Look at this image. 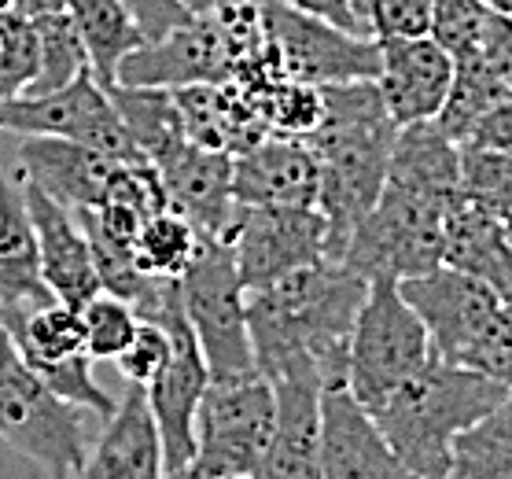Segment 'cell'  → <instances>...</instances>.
Instances as JSON below:
<instances>
[{"label": "cell", "mask_w": 512, "mask_h": 479, "mask_svg": "<svg viewBox=\"0 0 512 479\" xmlns=\"http://www.w3.org/2000/svg\"><path fill=\"white\" fill-rule=\"evenodd\" d=\"M490 12H501V15H512V0H483Z\"/></svg>", "instance_id": "cell-46"}, {"label": "cell", "mask_w": 512, "mask_h": 479, "mask_svg": "<svg viewBox=\"0 0 512 479\" xmlns=\"http://www.w3.org/2000/svg\"><path fill=\"white\" fill-rule=\"evenodd\" d=\"M70 479H170L144 387L126 384V395L100 428L89 461Z\"/></svg>", "instance_id": "cell-20"}, {"label": "cell", "mask_w": 512, "mask_h": 479, "mask_svg": "<svg viewBox=\"0 0 512 479\" xmlns=\"http://www.w3.org/2000/svg\"><path fill=\"white\" fill-rule=\"evenodd\" d=\"M369 281L343 258H325L247 292V328L258 373L269 384L306 380L347 387L350 332Z\"/></svg>", "instance_id": "cell-1"}, {"label": "cell", "mask_w": 512, "mask_h": 479, "mask_svg": "<svg viewBox=\"0 0 512 479\" xmlns=\"http://www.w3.org/2000/svg\"><path fill=\"white\" fill-rule=\"evenodd\" d=\"M376 45H380L376 89L384 96L391 118L398 126L435 122L454 82V56L431 34L376 37Z\"/></svg>", "instance_id": "cell-14"}, {"label": "cell", "mask_w": 512, "mask_h": 479, "mask_svg": "<svg viewBox=\"0 0 512 479\" xmlns=\"http://www.w3.org/2000/svg\"><path fill=\"white\" fill-rule=\"evenodd\" d=\"M85 317V351L93 362H118L133 336L140 332V314L129 299H118L111 292H96L82 306Z\"/></svg>", "instance_id": "cell-34"}, {"label": "cell", "mask_w": 512, "mask_h": 479, "mask_svg": "<svg viewBox=\"0 0 512 479\" xmlns=\"http://www.w3.org/2000/svg\"><path fill=\"white\" fill-rule=\"evenodd\" d=\"M67 15L74 19L89 52V71L104 89H111L118 78V63L144 45V34L126 0H67Z\"/></svg>", "instance_id": "cell-26"}, {"label": "cell", "mask_w": 512, "mask_h": 479, "mask_svg": "<svg viewBox=\"0 0 512 479\" xmlns=\"http://www.w3.org/2000/svg\"><path fill=\"white\" fill-rule=\"evenodd\" d=\"M37 30L30 19L12 12H0V104L15 96H26V89L37 78Z\"/></svg>", "instance_id": "cell-35"}, {"label": "cell", "mask_w": 512, "mask_h": 479, "mask_svg": "<svg viewBox=\"0 0 512 479\" xmlns=\"http://www.w3.org/2000/svg\"><path fill=\"white\" fill-rule=\"evenodd\" d=\"M461 199L505 218L512 211V159L479 144H461Z\"/></svg>", "instance_id": "cell-33"}, {"label": "cell", "mask_w": 512, "mask_h": 479, "mask_svg": "<svg viewBox=\"0 0 512 479\" xmlns=\"http://www.w3.org/2000/svg\"><path fill=\"white\" fill-rule=\"evenodd\" d=\"M501 225H505V233H509V244H512V211L501 218Z\"/></svg>", "instance_id": "cell-47"}, {"label": "cell", "mask_w": 512, "mask_h": 479, "mask_svg": "<svg viewBox=\"0 0 512 479\" xmlns=\"http://www.w3.org/2000/svg\"><path fill=\"white\" fill-rule=\"evenodd\" d=\"M443 266H454L476 281L490 284L494 292L512 303V244L501 218L472 207L461 199L454 211L446 214V244Z\"/></svg>", "instance_id": "cell-25"}, {"label": "cell", "mask_w": 512, "mask_h": 479, "mask_svg": "<svg viewBox=\"0 0 512 479\" xmlns=\"http://www.w3.org/2000/svg\"><path fill=\"white\" fill-rule=\"evenodd\" d=\"M398 288L428 328L435 354L457 365H465L472 343L483 336V328L505 306V299L490 284L476 281L454 266H439L431 273L398 281Z\"/></svg>", "instance_id": "cell-13"}, {"label": "cell", "mask_w": 512, "mask_h": 479, "mask_svg": "<svg viewBox=\"0 0 512 479\" xmlns=\"http://www.w3.org/2000/svg\"><path fill=\"white\" fill-rule=\"evenodd\" d=\"M490 8L483 0H435L428 34L450 52L454 59L476 56L483 48V34L490 23Z\"/></svg>", "instance_id": "cell-36"}, {"label": "cell", "mask_w": 512, "mask_h": 479, "mask_svg": "<svg viewBox=\"0 0 512 479\" xmlns=\"http://www.w3.org/2000/svg\"><path fill=\"white\" fill-rule=\"evenodd\" d=\"M118 115L126 122L129 137L140 148V155L152 166L166 163L170 155L188 144L185 118L177 107L174 89H140V85H111Z\"/></svg>", "instance_id": "cell-27"}, {"label": "cell", "mask_w": 512, "mask_h": 479, "mask_svg": "<svg viewBox=\"0 0 512 479\" xmlns=\"http://www.w3.org/2000/svg\"><path fill=\"white\" fill-rule=\"evenodd\" d=\"M140 321L163 325L170 332V343H174L170 362L163 365V373L155 376L152 384L144 387V398H148V409H152L155 428H159L166 476L181 479L192 465V454H196V413L199 398L210 384V369L203 362L196 332L188 325L177 281L159 284V295L140 310Z\"/></svg>", "instance_id": "cell-9"}, {"label": "cell", "mask_w": 512, "mask_h": 479, "mask_svg": "<svg viewBox=\"0 0 512 479\" xmlns=\"http://www.w3.org/2000/svg\"><path fill=\"white\" fill-rule=\"evenodd\" d=\"M384 185L406 188L450 211L461 203V144L450 141L435 122L398 126Z\"/></svg>", "instance_id": "cell-23"}, {"label": "cell", "mask_w": 512, "mask_h": 479, "mask_svg": "<svg viewBox=\"0 0 512 479\" xmlns=\"http://www.w3.org/2000/svg\"><path fill=\"white\" fill-rule=\"evenodd\" d=\"M369 4H373V0H354V12H358L361 26H365V34H369V19H365V15H369ZM369 37H373V34H369Z\"/></svg>", "instance_id": "cell-45"}, {"label": "cell", "mask_w": 512, "mask_h": 479, "mask_svg": "<svg viewBox=\"0 0 512 479\" xmlns=\"http://www.w3.org/2000/svg\"><path fill=\"white\" fill-rule=\"evenodd\" d=\"M295 8H303L310 15H321L328 23L343 26V30H354V34H365L358 12H354V0H288Z\"/></svg>", "instance_id": "cell-42"}, {"label": "cell", "mask_w": 512, "mask_h": 479, "mask_svg": "<svg viewBox=\"0 0 512 479\" xmlns=\"http://www.w3.org/2000/svg\"><path fill=\"white\" fill-rule=\"evenodd\" d=\"M435 0H373L369 34L373 37H424L431 30Z\"/></svg>", "instance_id": "cell-39"}, {"label": "cell", "mask_w": 512, "mask_h": 479, "mask_svg": "<svg viewBox=\"0 0 512 479\" xmlns=\"http://www.w3.org/2000/svg\"><path fill=\"white\" fill-rule=\"evenodd\" d=\"M321 468L325 479H417L347 387L321 391Z\"/></svg>", "instance_id": "cell-16"}, {"label": "cell", "mask_w": 512, "mask_h": 479, "mask_svg": "<svg viewBox=\"0 0 512 479\" xmlns=\"http://www.w3.org/2000/svg\"><path fill=\"white\" fill-rule=\"evenodd\" d=\"M321 166L299 137L266 133L233 155V192L244 207H317Z\"/></svg>", "instance_id": "cell-18"}, {"label": "cell", "mask_w": 512, "mask_h": 479, "mask_svg": "<svg viewBox=\"0 0 512 479\" xmlns=\"http://www.w3.org/2000/svg\"><path fill=\"white\" fill-rule=\"evenodd\" d=\"M454 211V207H450ZM443 203L384 185L373 211L350 233L343 262L365 281H409L443 266L446 214Z\"/></svg>", "instance_id": "cell-8"}, {"label": "cell", "mask_w": 512, "mask_h": 479, "mask_svg": "<svg viewBox=\"0 0 512 479\" xmlns=\"http://www.w3.org/2000/svg\"><path fill=\"white\" fill-rule=\"evenodd\" d=\"M37 45H41V59H37V78L26 89V96L56 93L63 85H70L82 71H89V52H85L78 26L67 12H52L34 19Z\"/></svg>", "instance_id": "cell-31"}, {"label": "cell", "mask_w": 512, "mask_h": 479, "mask_svg": "<svg viewBox=\"0 0 512 479\" xmlns=\"http://www.w3.org/2000/svg\"><path fill=\"white\" fill-rule=\"evenodd\" d=\"M0 12L23 15V19H41L52 12H67V0H0Z\"/></svg>", "instance_id": "cell-43"}, {"label": "cell", "mask_w": 512, "mask_h": 479, "mask_svg": "<svg viewBox=\"0 0 512 479\" xmlns=\"http://www.w3.org/2000/svg\"><path fill=\"white\" fill-rule=\"evenodd\" d=\"M277 424L258 479H325L321 468V387L306 380L273 384Z\"/></svg>", "instance_id": "cell-22"}, {"label": "cell", "mask_w": 512, "mask_h": 479, "mask_svg": "<svg viewBox=\"0 0 512 479\" xmlns=\"http://www.w3.org/2000/svg\"><path fill=\"white\" fill-rule=\"evenodd\" d=\"M262 30L277 56L284 78L306 85L336 82H376L380 74V45L369 34H354L310 15L288 0H258Z\"/></svg>", "instance_id": "cell-10"}, {"label": "cell", "mask_w": 512, "mask_h": 479, "mask_svg": "<svg viewBox=\"0 0 512 479\" xmlns=\"http://www.w3.org/2000/svg\"><path fill=\"white\" fill-rule=\"evenodd\" d=\"M188 12H214V8H225V4H244V0H185Z\"/></svg>", "instance_id": "cell-44"}, {"label": "cell", "mask_w": 512, "mask_h": 479, "mask_svg": "<svg viewBox=\"0 0 512 479\" xmlns=\"http://www.w3.org/2000/svg\"><path fill=\"white\" fill-rule=\"evenodd\" d=\"M443 479H512V395L457 435Z\"/></svg>", "instance_id": "cell-29"}, {"label": "cell", "mask_w": 512, "mask_h": 479, "mask_svg": "<svg viewBox=\"0 0 512 479\" xmlns=\"http://www.w3.org/2000/svg\"><path fill=\"white\" fill-rule=\"evenodd\" d=\"M0 133L4 137H63V141H78L122 163L144 159L118 115L111 89L96 82L93 71H82L56 93L15 96L8 104H0Z\"/></svg>", "instance_id": "cell-11"}, {"label": "cell", "mask_w": 512, "mask_h": 479, "mask_svg": "<svg viewBox=\"0 0 512 479\" xmlns=\"http://www.w3.org/2000/svg\"><path fill=\"white\" fill-rule=\"evenodd\" d=\"M174 96L185 118V137L199 148L240 155L269 133L251 96L233 82L185 85V89H174Z\"/></svg>", "instance_id": "cell-24"}, {"label": "cell", "mask_w": 512, "mask_h": 479, "mask_svg": "<svg viewBox=\"0 0 512 479\" xmlns=\"http://www.w3.org/2000/svg\"><path fill=\"white\" fill-rule=\"evenodd\" d=\"M52 299L56 295L41 277V251L34 222L26 214L19 174L0 166V314L37 310Z\"/></svg>", "instance_id": "cell-21"}, {"label": "cell", "mask_w": 512, "mask_h": 479, "mask_svg": "<svg viewBox=\"0 0 512 479\" xmlns=\"http://www.w3.org/2000/svg\"><path fill=\"white\" fill-rule=\"evenodd\" d=\"M247 96H251L262 126L269 133H277V137H299L303 141L306 133L317 126V118H321V89L295 82V78H273L258 93Z\"/></svg>", "instance_id": "cell-32"}, {"label": "cell", "mask_w": 512, "mask_h": 479, "mask_svg": "<svg viewBox=\"0 0 512 479\" xmlns=\"http://www.w3.org/2000/svg\"><path fill=\"white\" fill-rule=\"evenodd\" d=\"M23 185L26 214L34 222L37 251H41V277H45L48 292L70 306H85L100 292L93 266V251H89V236H85L78 214L52 199L45 188L34 181L19 177Z\"/></svg>", "instance_id": "cell-17"}, {"label": "cell", "mask_w": 512, "mask_h": 479, "mask_svg": "<svg viewBox=\"0 0 512 479\" xmlns=\"http://www.w3.org/2000/svg\"><path fill=\"white\" fill-rule=\"evenodd\" d=\"M465 144H479V148H490V152H501L512 159V96L501 100L494 111H490Z\"/></svg>", "instance_id": "cell-41"}, {"label": "cell", "mask_w": 512, "mask_h": 479, "mask_svg": "<svg viewBox=\"0 0 512 479\" xmlns=\"http://www.w3.org/2000/svg\"><path fill=\"white\" fill-rule=\"evenodd\" d=\"M170 354H174L170 332L163 325H155V321H140V332L133 336V343L118 354V373L126 376V384L148 387L155 376L163 373Z\"/></svg>", "instance_id": "cell-37"}, {"label": "cell", "mask_w": 512, "mask_h": 479, "mask_svg": "<svg viewBox=\"0 0 512 479\" xmlns=\"http://www.w3.org/2000/svg\"><path fill=\"white\" fill-rule=\"evenodd\" d=\"M199 244L203 240H199L196 225L188 222L185 214H177L174 207H166L140 225L137 240H133V258L148 277L181 281V273L192 266Z\"/></svg>", "instance_id": "cell-30"}, {"label": "cell", "mask_w": 512, "mask_h": 479, "mask_svg": "<svg viewBox=\"0 0 512 479\" xmlns=\"http://www.w3.org/2000/svg\"><path fill=\"white\" fill-rule=\"evenodd\" d=\"M277 424V391L262 373L210 380L196 413V454L181 479H258Z\"/></svg>", "instance_id": "cell-5"}, {"label": "cell", "mask_w": 512, "mask_h": 479, "mask_svg": "<svg viewBox=\"0 0 512 479\" xmlns=\"http://www.w3.org/2000/svg\"><path fill=\"white\" fill-rule=\"evenodd\" d=\"M465 365L494 376L512 395V303L501 306L498 314H494V321L483 328V336L472 343Z\"/></svg>", "instance_id": "cell-38"}, {"label": "cell", "mask_w": 512, "mask_h": 479, "mask_svg": "<svg viewBox=\"0 0 512 479\" xmlns=\"http://www.w3.org/2000/svg\"><path fill=\"white\" fill-rule=\"evenodd\" d=\"M509 395L472 365L431 358L413 380L387 395L373 413L384 439L417 479H443L454 439Z\"/></svg>", "instance_id": "cell-3"}, {"label": "cell", "mask_w": 512, "mask_h": 479, "mask_svg": "<svg viewBox=\"0 0 512 479\" xmlns=\"http://www.w3.org/2000/svg\"><path fill=\"white\" fill-rule=\"evenodd\" d=\"M100 428L104 417L56 395L0 325V439L45 468L48 479H70L89 461Z\"/></svg>", "instance_id": "cell-4"}, {"label": "cell", "mask_w": 512, "mask_h": 479, "mask_svg": "<svg viewBox=\"0 0 512 479\" xmlns=\"http://www.w3.org/2000/svg\"><path fill=\"white\" fill-rule=\"evenodd\" d=\"M177 284L210 380L258 373L247 328V288L236 269L233 240H203Z\"/></svg>", "instance_id": "cell-7"}, {"label": "cell", "mask_w": 512, "mask_h": 479, "mask_svg": "<svg viewBox=\"0 0 512 479\" xmlns=\"http://www.w3.org/2000/svg\"><path fill=\"white\" fill-rule=\"evenodd\" d=\"M159 174L170 207L196 225L199 240H233L244 211L233 192V155L188 141L166 163H159Z\"/></svg>", "instance_id": "cell-15"}, {"label": "cell", "mask_w": 512, "mask_h": 479, "mask_svg": "<svg viewBox=\"0 0 512 479\" xmlns=\"http://www.w3.org/2000/svg\"><path fill=\"white\" fill-rule=\"evenodd\" d=\"M15 174L45 188L70 211H93L100 207L111 185V174L122 159L85 148L63 137H15Z\"/></svg>", "instance_id": "cell-19"}, {"label": "cell", "mask_w": 512, "mask_h": 479, "mask_svg": "<svg viewBox=\"0 0 512 479\" xmlns=\"http://www.w3.org/2000/svg\"><path fill=\"white\" fill-rule=\"evenodd\" d=\"M236 269L247 292L328 258V222L317 207H244L233 229Z\"/></svg>", "instance_id": "cell-12"}, {"label": "cell", "mask_w": 512, "mask_h": 479, "mask_svg": "<svg viewBox=\"0 0 512 479\" xmlns=\"http://www.w3.org/2000/svg\"><path fill=\"white\" fill-rule=\"evenodd\" d=\"M435 358L431 336L417 310L406 303L398 281H369L365 303L350 332L347 391L365 409H376L387 395L413 380Z\"/></svg>", "instance_id": "cell-6"}, {"label": "cell", "mask_w": 512, "mask_h": 479, "mask_svg": "<svg viewBox=\"0 0 512 479\" xmlns=\"http://www.w3.org/2000/svg\"><path fill=\"white\" fill-rule=\"evenodd\" d=\"M509 96L512 89L501 82V74L479 52L476 56H461L454 59V82H450L443 111L435 115V126L443 129L450 141L465 144L472 137V129Z\"/></svg>", "instance_id": "cell-28"}, {"label": "cell", "mask_w": 512, "mask_h": 479, "mask_svg": "<svg viewBox=\"0 0 512 479\" xmlns=\"http://www.w3.org/2000/svg\"><path fill=\"white\" fill-rule=\"evenodd\" d=\"M321 89V118L303 141L317 155V211L328 222V258H343L350 233L384 192L398 122L376 82H336Z\"/></svg>", "instance_id": "cell-2"}, {"label": "cell", "mask_w": 512, "mask_h": 479, "mask_svg": "<svg viewBox=\"0 0 512 479\" xmlns=\"http://www.w3.org/2000/svg\"><path fill=\"white\" fill-rule=\"evenodd\" d=\"M479 56L487 59L490 67L501 74V82L512 89V15H501V12L490 15Z\"/></svg>", "instance_id": "cell-40"}]
</instances>
